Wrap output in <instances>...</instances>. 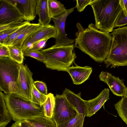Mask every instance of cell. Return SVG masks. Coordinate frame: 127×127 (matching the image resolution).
I'll use <instances>...</instances> for the list:
<instances>
[{"mask_svg":"<svg viewBox=\"0 0 127 127\" xmlns=\"http://www.w3.org/2000/svg\"><path fill=\"white\" fill-rule=\"evenodd\" d=\"M10 58L0 57V90L5 94H15L21 65Z\"/></svg>","mask_w":127,"mask_h":127,"instance_id":"6","label":"cell"},{"mask_svg":"<svg viewBox=\"0 0 127 127\" xmlns=\"http://www.w3.org/2000/svg\"><path fill=\"white\" fill-rule=\"evenodd\" d=\"M18 9L24 21L34 20L36 15L35 9L37 0H9Z\"/></svg>","mask_w":127,"mask_h":127,"instance_id":"13","label":"cell"},{"mask_svg":"<svg viewBox=\"0 0 127 127\" xmlns=\"http://www.w3.org/2000/svg\"><path fill=\"white\" fill-rule=\"evenodd\" d=\"M72 8L67 9L62 14L51 19L54 24L56 32L55 46L68 45L73 44L75 40L68 38L65 31V22L68 16L72 12L75 8Z\"/></svg>","mask_w":127,"mask_h":127,"instance_id":"9","label":"cell"},{"mask_svg":"<svg viewBox=\"0 0 127 127\" xmlns=\"http://www.w3.org/2000/svg\"><path fill=\"white\" fill-rule=\"evenodd\" d=\"M99 77L100 80L106 84L113 94L117 96L125 95L126 88L123 81L119 78L108 72L102 71Z\"/></svg>","mask_w":127,"mask_h":127,"instance_id":"12","label":"cell"},{"mask_svg":"<svg viewBox=\"0 0 127 127\" xmlns=\"http://www.w3.org/2000/svg\"><path fill=\"white\" fill-rule=\"evenodd\" d=\"M92 71V68L89 66H81L77 65L70 66L66 71L69 74L73 83L81 84L89 78Z\"/></svg>","mask_w":127,"mask_h":127,"instance_id":"15","label":"cell"},{"mask_svg":"<svg viewBox=\"0 0 127 127\" xmlns=\"http://www.w3.org/2000/svg\"><path fill=\"white\" fill-rule=\"evenodd\" d=\"M26 121L30 127H57L52 118L39 116L27 119Z\"/></svg>","mask_w":127,"mask_h":127,"instance_id":"20","label":"cell"},{"mask_svg":"<svg viewBox=\"0 0 127 127\" xmlns=\"http://www.w3.org/2000/svg\"><path fill=\"white\" fill-rule=\"evenodd\" d=\"M48 39H44L35 42L33 44L31 48L30 49L36 51H40L42 50L45 46Z\"/></svg>","mask_w":127,"mask_h":127,"instance_id":"34","label":"cell"},{"mask_svg":"<svg viewBox=\"0 0 127 127\" xmlns=\"http://www.w3.org/2000/svg\"><path fill=\"white\" fill-rule=\"evenodd\" d=\"M109 99V90L105 88L95 98L85 100L86 116L90 117L95 114Z\"/></svg>","mask_w":127,"mask_h":127,"instance_id":"14","label":"cell"},{"mask_svg":"<svg viewBox=\"0 0 127 127\" xmlns=\"http://www.w3.org/2000/svg\"><path fill=\"white\" fill-rule=\"evenodd\" d=\"M55 104L52 119L57 127H66L72 119L79 114L63 94L55 96Z\"/></svg>","mask_w":127,"mask_h":127,"instance_id":"7","label":"cell"},{"mask_svg":"<svg viewBox=\"0 0 127 127\" xmlns=\"http://www.w3.org/2000/svg\"><path fill=\"white\" fill-rule=\"evenodd\" d=\"M6 107L15 122L44 116L42 106L14 94H5Z\"/></svg>","mask_w":127,"mask_h":127,"instance_id":"3","label":"cell"},{"mask_svg":"<svg viewBox=\"0 0 127 127\" xmlns=\"http://www.w3.org/2000/svg\"><path fill=\"white\" fill-rule=\"evenodd\" d=\"M34 84L37 89L41 93L45 95H47V89L45 83L41 81H34Z\"/></svg>","mask_w":127,"mask_h":127,"instance_id":"31","label":"cell"},{"mask_svg":"<svg viewBox=\"0 0 127 127\" xmlns=\"http://www.w3.org/2000/svg\"><path fill=\"white\" fill-rule=\"evenodd\" d=\"M120 3L124 15L127 16V0H120Z\"/></svg>","mask_w":127,"mask_h":127,"instance_id":"37","label":"cell"},{"mask_svg":"<svg viewBox=\"0 0 127 127\" xmlns=\"http://www.w3.org/2000/svg\"><path fill=\"white\" fill-rule=\"evenodd\" d=\"M124 96L125 97L127 100V88H126L125 94Z\"/></svg>","mask_w":127,"mask_h":127,"instance_id":"38","label":"cell"},{"mask_svg":"<svg viewBox=\"0 0 127 127\" xmlns=\"http://www.w3.org/2000/svg\"><path fill=\"white\" fill-rule=\"evenodd\" d=\"M11 127H30L25 120L16 121L14 123Z\"/></svg>","mask_w":127,"mask_h":127,"instance_id":"36","label":"cell"},{"mask_svg":"<svg viewBox=\"0 0 127 127\" xmlns=\"http://www.w3.org/2000/svg\"><path fill=\"white\" fill-rule=\"evenodd\" d=\"M43 26L38 23H30L28 27L13 41L10 45L22 48L23 43L32 34Z\"/></svg>","mask_w":127,"mask_h":127,"instance_id":"18","label":"cell"},{"mask_svg":"<svg viewBox=\"0 0 127 127\" xmlns=\"http://www.w3.org/2000/svg\"><path fill=\"white\" fill-rule=\"evenodd\" d=\"M23 51L24 56L32 57L43 63L45 60V57L41 51L27 49L24 50Z\"/></svg>","mask_w":127,"mask_h":127,"instance_id":"27","label":"cell"},{"mask_svg":"<svg viewBox=\"0 0 127 127\" xmlns=\"http://www.w3.org/2000/svg\"><path fill=\"white\" fill-rule=\"evenodd\" d=\"M73 44L55 46L42 49L45 60L43 62L46 67L51 70L66 71L74 61L76 56L73 52Z\"/></svg>","mask_w":127,"mask_h":127,"instance_id":"4","label":"cell"},{"mask_svg":"<svg viewBox=\"0 0 127 127\" xmlns=\"http://www.w3.org/2000/svg\"><path fill=\"white\" fill-rule=\"evenodd\" d=\"M55 104V99L54 95L49 93L47 95V99L42 105L44 117L52 118Z\"/></svg>","mask_w":127,"mask_h":127,"instance_id":"22","label":"cell"},{"mask_svg":"<svg viewBox=\"0 0 127 127\" xmlns=\"http://www.w3.org/2000/svg\"><path fill=\"white\" fill-rule=\"evenodd\" d=\"M24 21L19 10L9 0H0V26Z\"/></svg>","mask_w":127,"mask_h":127,"instance_id":"10","label":"cell"},{"mask_svg":"<svg viewBox=\"0 0 127 127\" xmlns=\"http://www.w3.org/2000/svg\"><path fill=\"white\" fill-rule=\"evenodd\" d=\"M118 113L122 120L127 125V100L122 97L121 99L114 105Z\"/></svg>","mask_w":127,"mask_h":127,"instance_id":"23","label":"cell"},{"mask_svg":"<svg viewBox=\"0 0 127 127\" xmlns=\"http://www.w3.org/2000/svg\"><path fill=\"white\" fill-rule=\"evenodd\" d=\"M48 0H37L35 9L36 14L39 16L38 23L45 26L49 25L51 18L48 7Z\"/></svg>","mask_w":127,"mask_h":127,"instance_id":"17","label":"cell"},{"mask_svg":"<svg viewBox=\"0 0 127 127\" xmlns=\"http://www.w3.org/2000/svg\"><path fill=\"white\" fill-rule=\"evenodd\" d=\"M109 53L104 61L107 67L127 66V26L114 30Z\"/></svg>","mask_w":127,"mask_h":127,"instance_id":"5","label":"cell"},{"mask_svg":"<svg viewBox=\"0 0 127 127\" xmlns=\"http://www.w3.org/2000/svg\"><path fill=\"white\" fill-rule=\"evenodd\" d=\"M30 23V22L20 27L18 30L9 36L0 43V45H4L8 46L10 45L13 41L22 32L28 27Z\"/></svg>","mask_w":127,"mask_h":127,"instance_id":"26","label":"cell"},{"mask_svg":"<svg viewBox=\"0 0 127 127\" xmlns=\"http://www.w3.org/2000/svg\"><path fill=\"white\" fill-rule=\"evenodd\" d=\"M47 95L40 92L36 88L34 83L32 85L31 101L34 103L42 105L46 100Z\"/></svg>","mask_w":127,"mask_h":127,"instance_id":"25","label":"cell"},{"mask_svg":"<svg viewBox=\"0 0 127 127\" xmlns=\"http://www.w3.org/2000/svg\"><path fill=\"white\" fill-rule=\"evenodd\" d=\"M20 27L7 29L0 32V43Z\"/></svg>","mask_w":127,"mask_h":127,"instance_id":"32","label":"cell"},{"mask_svg":"<svg viewBox=\"0 0 127 127\" xmlns=\"http://www.w3.org/2000/svg\"><path fill=\"white\" fill-rule=\"evenodd\" d=\"M29 22H30L25 21L22 22H13L5 25L0 26V32L7 29L19 27Z\"/></svg>","mask_w":127,"mask_h":127,"instance_id":"29","label":"cell"},{"mask_svg":"<svg viewBox=\"0 0 127 127\" xmlns=\"http://www.w3.org/2000/svg\"><path fill=\"white\" fill-rule=\"evenodd\" d=\"M85 117L83 114H78L70 120L66 127H83Z\"/></svg>","mask_w":127,"mask_h":127,"instance_id":"28","label":"cell"},{"mask_svg":"<svg viewBox=\"0 0 127 127\" xmlns=\"http://www.w3.org/2000/svg\"><path fill=\"white\" fill-rule=\"evenodd\" d=\"M0 57L10 58L8 46L2 44L0 45Z\"/></svg>","mask_w":127,"mask_h":127,"instance_id":"35","label":"cell"},{"mask_svg":"<svg viewBox=\"0 0 127 127\" xmlns=\"http://www.w3.org/2000/svg\"><path fill=\"white\" fill-rule=\"evenodd\" d=\"M74 47L77 48L96 62L102 63L109 52L112 36L107 32L98 29L92 23L86 28L77 23Z\"/></svg>","mask_w":127,"mask_h":127,"instance_id":"1","label":"cell"},{"mask_svg":"<svg viewBox=\"0 0 127 127\" xmlns=\"http://www.w3.org/2000/svg\"><path fill=\"white\" fill-rule=\"evenodd\" d=\"M127 24V16H125L122 10L116 21L114 28L122 27Z\"/></svg>","mask_w":127,"mask_h":127,"instance_id":"30","label":"cell"},{"mask_svg":"<svg viewBox=\"0 0 127 127\" xmlns=\"http://www.w3.org/2000/svg\"><path fill=\"white\" fill-rule=\"evenodd\" d=\"M48 5L51 19L62 14L66 11L64 5L57 0H48Z\"/></svg>","mask_w":127,"mask_h":127,"instance_id":"21","label":"cell"},{"mask_svg":"<svg viewBox=\"0 0 127 127\" xmlns=\"http://www.w3.org/2000/svg\"><path fill=\"white\" fill-rule=\"evenodd\" d=\"M76 109L79 114H83L86 116V109L85 100L81 96V93L76 94L69 90L65 88L63 94Z\"/></svg>","mask_w":127,"mask_h":127,"instance_id":"16","label":"cell"},{"mask_svg":"<svg viewBox=\"0 0 127 127\" xmlns=\"http://www.w3.org/2000/svg\"><path fill=\"white\" fill-rule=\"evenodd\" d=\"M10 58L18 63L23 64L24 58L22 48L14 46H8Z\"/></svg>","mask_w":127,"mask_h":127,"instance_id":"24","label":"cell"},{"mask_svg":"<svg viewBox=\"0 0 127 127\" xmlns=\"http://www.w3.org/2000/svg\"><path fill=\"white\" fill-rule=\"evenodd\" d=\"M90 5L93 10L96 27L108 33L112 32L122 10L120 0H93Z\"/></svg>","mask_w":127,"mask_h":127,"instance_id":"2","label":"cell"},{"mask_svg":"<svg viewBox=\"0 0 127 127\" xmlns=\"http://www.w3.org/2000/svg\"><path fill=\"white\" fill-rule=\"evenodd\" d=\"M32 75L28 67L21 64L17 81L19 91L14 94L31 101L32 85L34 82Z\"/></svg>","mask_w":127,"mask_h":127,"instance_id":"8","label":"cell"},{"mask_svg":"<svg viewBox=\"0 0 127 127\" xmlns=\"http://www.w3.org/2000/svg\"><path fill=\"white\" fill-rule=\"evenodd\" d=\"M56 32L54 26L49 24L43 26L31 34L24 41L22 47L23 51L30 49L33 44L39 40L53 38H56Z\"/></svg>","mask_w":127,"mask_h":127,"instance_id":"11","label":"cell"},{"mask_svg":"<svg viewBox=\"0 0 127 127\" xmlns=\"http://www.w3.org/2000/svg\"><path fill=\"white\" fill-rule=\"evenodd\" d=\"M93 0H76V4L75 8H76L79 12L83 11L86 7L90 5Z\"/></svg>","mask_w":127,"mask_h":127,"instance_id":"33","label":"cell"},{"mask_svg":"<svg viewBox=\"0 0 127 127\" xmlns=\"http://www.w3.org/2000/svg\"><path fill=\"white\" fill-rule=\"evenodd\" d=\"M5 95L0 90V127H5L12 119L6 105Z\"/></svg>","mask_w":127,"mask_h":127,"instance_id":"19","label":"cell"}]
</instances>
